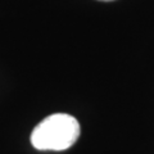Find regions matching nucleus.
I'll return each instance as SVG.
<instances>
[{
  "label": "nucleus",
  "instance_id": "obj_1",
  "mask_svg": "<svg viewBox=\"0 0 154 154\" xmlns=\"http://www.w3.org/2000/svg\"><path fill=\"white\" fill-rule=\"evenodd\" d=\"M80 131V123L73 116L55 113L33 128L31 144L37 150H66L79 140Z\"/></svg>",
  "mask_w": 154,
  "mask_h": 154
},
{
  "label": "nucleus",
  "instance_id": "obj_2",
  "mask_svg": "<svg viewBox=\"0 0 154 154\" xmlns=\"http://www.w3.org/2000/svg\"><path fill=\"white\" fill-rule=\"evenodd\" d=\"M99 2H113V0H99Z\"/></svg>",
  "mask_w": 154,
  "mask_h": 154
}]
</instances>
